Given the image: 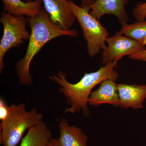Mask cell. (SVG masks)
<instances>
[{
	"label": "cell",
	"instance_id": "1",
	"mask_svg": "<svg viewBox=\"0 0 146 146\" xmlns=\"http://www.w3.org/2000/svg\"><path fill=\"white\" fill-rule=\"evenodd\" d=\"M117 63L118 61H114L106 64L96 72L85 73L76 83L68 82L66 75L62 71L50 76V79L60 86L59 92L63 94L70 106L65 110L64 113L74 114L82 112L85 117L89 116L90 113L88 104L92 90L106 80L116 81L119 76V73L115 69Z\"/></svg>",
	"mask_w": 146,
	"mask_h": 146
},
{
	"label": "cell",
	"instance_id": "2",
	"mask_svg": "<svg viewBox=\"0 0 146 146\" xmlns=\"http://www.w3.org/2000/svg\"><path fill=\"white\" fill-rule=\"evenodd\" d=\"M29 23L31 33L26 52L15 66L19 82L26 86L31 85L33 82L30 72L31 64L35 56L46 44L59 36L76 37L78 35L76 30H63L55 25L43 8L36 16L29 18Z\"/></svg>",
	"mask_w": 146,
	"mask_h": 146
},
{
	"label": "cell",
	"instance_id": "3",
	"mask_svg": "<svg viewBox=\"0 0 146 146\" xmlns=\"http://www.w3.org/2000/svg\"><path fill=\"white\" fill-rule=\"evenodd\" d=\"M43 117L36 108L27 111L25 104L10 106L8 117L0 124V144L16 146L26 131L43 120Z\"/></svg>",
	"mask_w": 146,
	"mask_h": 146
},
{
	"label": "cell",
	"instance_id": "4",
	"mask_svg": "<svg viewBox=\"0 0 146 146\" xmlns=\"http://www.w3.org/2000/svg\"><path fill=\"white\" fill-rule=\"evenodd\" d=\"M68 1L83 32L89 56L94 57L106 47L109 32L99 20L90 14V8L79 6L72 0Z\"/></svg>",
	"mask_w": 146,
	"mask_h": 146
},
{
	"label": "cell",
	"instance_id": "5",
	"mask_svg": "<svg viewBox=\"0 0 146 146\" xmlns=\"http://www.w3.org/2000/svg\"><path fill=\"white\" fill-rule=\"evenodd\" d=\"M0 22L3 27V33L0 42V74L5 67L3 58L11 49L23 44V40H29L30 33L27 29V23L25 16H12L2 12Z\"/></svg>",
	"mask_w": 146,
	"mask_h": 146
},
{
	"label": "cell",
	"instance_id": "6",
	"mask_svg": "<svg viewBox=\"0 0 146 146\" xmlns=\"http://www.w3.org/2000/svg\"><path fill=\"white\" fill-rule=\"evenodd\" d=\"M107 45L103 50L102 62L104 65L118 61L125 56L131 55L146 49L145 46L125 36L121 31L108 37Z\"/></svg>",
	"mask_w": 146,
	"mask_h": 146
},
{
	"label": "cell",
	"instance_id": "7",
	"mask_svg": "<svg viewBox=\"0 0 146 146\" xmlns=\"http://www.w3.org/2000/svg\"><path fill=\"white\" fill-rule=\"evenodd\" d=\"M51 21L58 27L68 31L77 20L68 0H42Z\"/></svg>",
	"mask_w": 146,
	"mask_h": 146
},
{
	"label": "cell",
	"instance_id": "8",
	"mask_svg": "<svg viewBox=\"0 0 146 146\" xmlns=\"http://www.w3.org/2000/svg\"><path fill=\"white\" fill-rule=\"evenodd\" d=\"M130 0H97L90 6V14L98 20L106 15H113L121 25L127 23L129 16L125 6Z\"/></svg>",
	"mask_w": 146,
	"mask_h": 146
},
{
	"label": "cell",
	"instance_id": "9",
	"mask_svg": "<svg viewBox=\"0 0 146 146\" xmlns=\"http://www.w3.org/2000/svg\"><path fill=\"white\" fill-rule=\"evenodd\" d=\"M119 98V107L127 109H141L144 108L146 100V84H117Z\"/></svg>",
	"mask_w": 146,
	"mask_h": 146
},
{
	"label": "cell",
	"instance_id": "10",
	"mask_svg": "<svg viewBox=\"0 0 146 146\" xmlns=\"http://www.w3.org/2000/svg\"><path fill=\"white\" fill-rule=\"evenodd\" d=\"M103 104L119 107L117 84L111 80H106L102 82L98 89L91 92L89 97V104L90 106H98Z\"/></svg>",
	"mask_w": 146,
	"mask_h": 146
},
{
	"label": "cell",
	"instance_id": "11",
	"mask_svg": "<svg viewBox=\"0 0 146 146\" xmlns=\"http://www.w3.org/2000/svg\"><path fill=\"white\" fill-rule=\"evenodd\" d=\"M60 136L58 139L61 146H88V136L81 128L70 125L65 118L58 124Z\"/></svg>",
	"mask_w": 146,
	"mask_h": 146
},
{
	"label": "cell",
	"instance_id": "12",
	"mask_svg": "<svg viewBox=\"0 0 146 146\" xmlns=\"http://www.w3.org/2000/svg\"><path fill=\"white\" fill-rule=\"evenodd\" d=\"M3 12L15 16H36L42 9V0H29L26 2L22 0H1Z\"/></svg>",
	"mask_w": 146,
	"mask_h": 146
},
{
	"label": "cell",
	"instance_id": "13",
	"mask_svg": "<svg viewBox=\"0 0 146 146\" xmlns=\"http://www.w3.org/2000/svg\"><path fill=\"white\" fill-rule=\"evenodd\" d=\"M52 137L51 130L42 120L28 131L20 146H47Z\"/></svg>",
	"mask_w": 146,
	"mask_h": 146
},
{
	"label": "cell",
	"instance_id": "14",
	"mask_svg": "<svg viewBox=\"0 0 146 146\" xmlns=\"http://www.w3.org/2000/svg\"><path fill=\"white\" fill-rule=\"evenodd\" d=\"M121 32L124 35L146 46V18L134 23L121 25Z\"/></svg>",
	"mask_w": 146,
	"mask_h": 146
},
{
	"label": "cell",
	"instance_id": "15",
	"mask_svg": "<svg viewBox=\"0 0 146 146\" xmlns=\"http://www.w3.org/2000/svg\"><path fill=\"white\" fill-rule=\"evenodd\" d=\"M133 17L137 21H143L146 18V1L136 3L132 11Z\"/></svg>",
	"mask_w": 146,
	"mask_h": 146
},
{
	"label": "cell",
	"instance_id": "16",
	"mask_svg": "<svg viewBox=\"0 0 146 146\" xmlns=\"http://www.w3.org/2000/svg\"><path fill=\"white\" fill-rule=\"evenodd\" d=\"M9 106L6 103L5 100L1 98H0V120L1 121L5 120L9 114Z\"/></svg>",
	"mask_w": 146,
	"mask_h": 146
},
{
	"label": "cell",
	"instance_id": "17",
	"mask_svg": "<svg viewBox=\"0 0 146 146\" xmlns=\"http://www.w3.org/2000/svg\"><path fill=\"white\" fill-rule=\"evenodd\" d=\"M132 60L146 62V49L129 56Z\"/></svg>",
	"mask_w": 146,
	"mask_h": 146
},
{
	"label": "cell",
	"instance_id": "18",
	"mask_svg": "<svg viewBox=\"0 0 146 146\" xmlns=\"http://www.w3.org/2000/svg\"><path fill=\"white\" fill-rule=\"evenodd\" d=\"M96 1L97 0H81L80 6L82 7H88L90 8V6Z\"/></svg>",
	"mask_w": 146,
	"mask_h": 146
},
{
	"label": "cell",
	"instance_id": "19",
	"mask_svg": "<svg viewBox=\"0 0 146 146\" xmlns=\"http://www.w3.org/2000/svg\"><path fill=\"white\" fill-rule=\"evenodd\" d=\"M47 146H61L58 143V139L52 138Z\"/></svg>",
	"mask_w": 146,
	"mask_h": 146
}]
</instances>
